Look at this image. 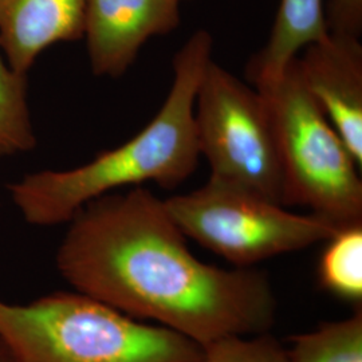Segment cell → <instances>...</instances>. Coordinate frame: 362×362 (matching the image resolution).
Masks as SVG:
<instances>
[{"label":"cell","mask_w":362,"mask_h":362,"mask_svg":"<svg viewBox=\"0 0 362 362\" xmlns=\"http://www.w3.org/2000/svg\"><path fill=\"white\" fill-rule=\"evenodd\" d=\"M86 0H0V50L26 76L52 45L82 38Z\"/></svg>","instance_id":"obj_9"},{"label":"cell","mask_w":362,"mask_h":362,"mask_svg":"<svg viewBox=\"0 0 362 362\" xmlns=\"http://www.w3.org/2000/svg\"><path fill=\"white\" fill-rule=\"evenodd\" d=\"M302 81L362 167V46L360 38L329 34L297 58Z\"/></svg>","instance_id":"obj_8"},{"label":"cell","mask_w":362,"mask_h":362,"mask_svg":"<svg viewBox=\"0 0 362 362\" xmlns=\"http://www.w3.org/2000/svg\"><path fill=\"white\" fill-rule=\"evenodd\" d=\"M0 362H13L11 354L8 353V350L6 348V345L1 342V339H0Z\"/></svg>","instance_id":"obj_16"},{"label":"cell","mask_w":362,"mask_h":362,"mask_svg":"<svg viewBox=\"0 0 362 362\" xmlns=\"http://www.w3.org/2000/svg\"><path fill=\"white\" fill-rule=\"evenodd\" d=\"M164 204L181 233L236 269H251L322 243L337 231L313 214L290 212L282 204L211 177L199 189L172 196Z\"/></svg>","instance_id":"obj_5"},{"label":"cell","mask_w":362,"mask_h":362,"mask_svg":"<svg viewBox=\"0 0 362 362\" xmlns=\"http://www.w3.org/2000/svg\"><path fill=\"white\" fill-rule=\"evenodd\" d=\"M180 0H86L83 35L91 70L119 77L144 43L179 26Z\"/></svg>","instance_id":"obj_7"},{"label":"cell","mask_w":362,"mask_h":362,"mask_svg":"<svg viewBox=\"0 0 362 362\" xmlns=\"http://www.w3.org/2000/svg\"><path fill=\"white\" fill-rule=\"evenodd\" d=\"M200 156L211 179L282 204V168L267 98L211 61L194 101Z\"/></svg>","instance_id":"obj_6"},{"label":"cell","mask_w":362,"mask_h":362,"mask_svg":"<svg viewBox=\"0 0 362 362\" xmlns=\"http://www.w3.org/2000/svg\"><path fill=\"white\" fill-rule=\"evenodd\" d=\"M35 144L27 105L26 76L16 73L0 50V157L25 153Z\"/></svg>","instance_id":"obj_13"},{"label":"cell","mask_w":362,"mask_h":362,"mask_svg":"<svg viewBox=\"0 0 362 362\" xmlns=\"http://www.w3.org/2000/svg\"><path fill=\"white\" fill-rule=\"evenodd\" d=\"M288 362H362V311L294 337Z\"/></svg>","instance_id":"obj_12"},{"label":"cell","mask_w":362,"mask_h":362,"mask_svg":"<svg viewBox=\"0 0 362 362\" xmlns=\"http://www.w3.org/2000/svg\"><path fill=\"white\" fill-rule=\"evenodd\" d=\"M164 200L141 187L89 202L69 221L57 269L76 291L206 346L269 333L276 298L264 272L196 258Z\"/></svg>","instance_id":"obj_1"},{"label":"cell","mask_w":362,"mask_h":362,"mask_svg":"<svg viewBox=\"0 0 362 362\" xmlns=\"http://www.w3.org/2000/svg\"><path fill=\"white\" fill-rule=\"evenodd\" d=\"M0 339L13 362H197L203 346L81 293L0 299Z\"/></svg>","instance_id":"obj_3"},{"label":"cell","mask_w":362,"mask_h":362,"mask_svg":"<svg viewBox=\"0 0 362 362\" xmlns=\"http://www.w3.org/2000/svg\"><path fill=\"white\" fill-rule=\"evenodd\" d=\"M258 91L276 130L282 206L308 207L337 230L362 224L361 167L306 89L297 58L275 85Z\"/></svg>","instance_id":"obj_4"},{"label":"cell","mask_w":362,"mask_h":362,"mask_svg":"<svg viewBox=\"0 0 362 362\" xmlns=\"http://www.w3.org/2000/svg\"><path fill=\"white\" fill-rule=\"evenodd\" d=\"M324 16L329 34L360 38L362 0H327L324 6Z\"/></svg>","instance_id":"obj_15"},{"label":"cell","mask_w":362,"mask_h":362,"mask_svg":"<svg viewBox=\"0 0 362 362\" xmlns=\"http://www.w3.org/2000/svg\"><path fill=\"white\" fill-rule=\"evenodd\" d=\"M318 279L326 291L348 302L362 300V224L337 230L326 242Z\"/></svg>","instance_id":"obj_11"},{"label":"cell","mask_w":362,"mask_h":362,"mask_svg":"<svg viewBox=\"0 0 362 362\" xmlns=\"http://www.w3.org/2000/svg\"><path fill=\"white\" fill-rule=\"evenodd\" d=\"M197 362H288L287 349L270 333L227 337L203 346Z\"/></svg>","instance_id":"obj_14"},{"label":"cell","mask_w":362,"mask_h":362,"mask_svg":"<svg viewBox=\"0 0 362 362\" xmlns=\"http://www.w3.org/2000/svg\"><path fill=\"white\" fill-rule=\"evenodd\" d=\"M326 35L322 0H281L270 38L248 62V81L257 90L272 88L299 50Z\"/></svg>","instance_id":"obj_10"},{"label":"cell","mask_w":362,"mask_h":362,"mask_svg":"<svg viewBox=\"0 0 362 362\" xmlns=\"http://www.w3.org/2000/svg\"><path fill=\"white\" fill-rule=\"evenodd\" d=\"M212 61V37L196 31L173 59V82L155 118L133 139L93 161L66 170H40L10 185L13 206L28 224L69 223L89 202L125 187L156 182L167 189L187 180L199 163L194 101Z\"/></svg>","instance_id":"obj_2"}]
</instances>
